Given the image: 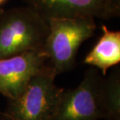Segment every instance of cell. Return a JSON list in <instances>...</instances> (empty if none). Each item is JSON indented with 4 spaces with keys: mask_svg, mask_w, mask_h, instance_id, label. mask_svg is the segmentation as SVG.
<instances>
[{
    "mask_svg": "<svg viewBox=\"0 0 120 120\" xmlns=\"http://www.w3.org/2000/svg\"><path fill=\"white\" fill-rule=\"evenodd\" d=\"M43 51L56 76L74 68L78 50L94 34L97 25L90 17H51Z\"/></svg>",
    "mask_w": 120,
    "mask_h": 120,
    "instance_id": "6da1fadb",
    "label": "cell"
},
{
    "mask_svg": "<svg viewBox=\"0 0 120 120\" xmlns=\"http://www.w3.org/2000/svg\"><path fill=\"white\" fill-rule=\"evenodd\" d=\"M49 32L48 20L30 6L0 13V59L43 50Z\"/></svg>",
    "mask_w": 120,
    "mask_h": 120,
    "instance_id": "7a4b0ae2",
    "label": "cell"
},
{
    "mask_svg": "<svg viewBox=\"0 0 120 120\" xmlns=\"http://www.w3.org/2000/svg\"><path fill=\"white\" fill-rule=\"evenodd\" d=\"M103 78L91 67L76 87L62 88L50 120H107Z\"/></svg>",
    "mask_w": 120,
    "mask_h": 120,
    "instance_id": "3957f363",
    "label": "cell"
},
{
    "mask_svg": "<svg viewBox=\"0 0 120 120\" xmlns=\"http://www.w3.org/2000/svg\"><path fill=\"white\" fill-rule=\"evenodd\" d=\"M56 76L47 64L19 97L9 100L4 113L11 120H50L62 89L56 84Z\"/></svg>",
    "mask_w": 120,
    "mask_h": 120,
    "instance_id": "277c9868",
    "label": "cell"
},
{
    "mask_svg": "<svg viewBox=\"0 0 120 120\" xmlns=\"http://www.w3.org/2000/svg\"><path fill=\"white\" fill-rule=\"evenodd\" d=\"M48 62L43 50H35L0 59V94L15 99L27 87L30 80Z\"/></svg>",
    "mask_w": 120,
    "mask_h": 120,
    "instance_id": "5b68a950",
    "label": "cell"
},
{
    "mask_svg": "<svg viewBox=\"0 0 120 120\" xmlns=\"http://www.w3.org/2000/svg\"><path fill=\"white\" fill-rule=\"evenodd\" d=\"M28 6L44 16L90 17L103 20L120 15V0H25Z\"/></svg>",
    "mask_w": 120,
    "mask_h": 120,
    "instance_id": "8992f818",
    "label": "cell"
},
{
    "mask_svg": "<svg viewBox=\"0 0 120 120\" xmlns=\"http://www.w3.org/2000/svg\"><path fill=\"white\" fill-rule=\"evenodd\" d=\"M102 34L83 59V63L97 69L103 76L120 62V32L101 27Z\"/></svg>",
    "mask_w": 120,
    "mask_h": 120,
    "instance_id": "52a82bcc",
    "label": "cell"
},
{
    "mask_svg": "<svg viewBox=\"0 0 120 120\" xmlns=\"http://www.w3.org/2000/svg\"><path fill=\"white\" fill-rule=\"evenodd\" d=\"M103 94L107 120H120V70L116 68L103 78Z\"/></svg>",
    "mask_w": 120,
    "mask_h": 120,
    "instance_id": "ba28073f",
    "label": "cell"
},
{
    "mask_svg": "<svg viewBox=\"0 0 120 120\" xmlns=\"http://www.w3.org/2000/svg\"><path fill=\"white\" fill-rule=\"evenodd\" d=\"M0 120H11L4 112H0Z\"/></svg>",
    "mask_w": 120,
    "mask_h": 120,
    "instance_id": "9c48e42d",
    "label": "cell"
},
{
    "mask_svg": "<svg viewBox=\"0 0 120 120\" xmlns=\"http://www.w3.org/2000/svg\"><path fill=\"white\" fill-rule=\"evenodd\" d=\"M7 0H0V8L2 7V5H4L6 2Z\"/></svg>",
    "mask_w": 120,
    "mask_h": 120,
    "instance_id": "30bf717a",
    "label": "cell"
},
{
    "mask_svg": "<svg viewBox=\"0 0 120 120\" xmlns=\"http://www.w3.org/2000/svg\"><path fill=\"white\" fill-rule=\"evenodd\" d=\"M3 10V9H2V8H0V13H1V12Z\"/></svg>",
    "mask_w": 120,
    "mask_h": 120,
    "instance_id": "8fae6325",
    "label": "cell"
}]
</instances>
